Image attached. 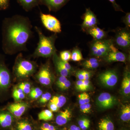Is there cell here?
I'll use <instances>...</instances> for the list:
<instances>
[{
	"instance_id": "1f68e13d",
	"label": "cell",
	"mask_w": 130,
	"mask_h": 130,
	"mask_svg": "<svg viewBox=\"0 0 130 130\" xmlns=\"http://www.w3.org/2000/svg\"><path fill=\"white\" fill-rule=\"evenodd\" d=\"M51 95L50 93L47 92L44 94H42L40 98L39 102L41 104H44L51 100Z\"/></svg>"
},
{
	"instance_id": "681fc988",
	"label": "cell",
	"mask_w": 130,
	"mask_h": 130,
	"mask_svg": "<svg viewBox=\"0 0 130 130\" xmlns=\"http://www.w3.org/2000/svg\"><path fill=\"white\" fill-rule=\"evenodd\" d=\"M86 113H89L90 111L91 108V106L89 103H86Z\"/></svg>"
},
{
	"instance_id": "6da1fadb",
	"label": "cell",
	"mask_w": 130,
	"mask_h": 130,
	"mask_svg": "<svg viewBox=\"0 0 130 130\" xmlns=\"http://www.w3.org/2000/svg\"><path fill=\"white\" fill-rule=\"evenodd\" d=\"M32 25L29 18L16 14L3 20L2 48L6 54H14L27 50V44L32 37Z\"/></svg>"
},
{
	"instance_id": "d590c367",
	"label": "cell",
	"mask_w": 130,
	"mask_h": 130,
	"mask_svg": "<svg viewBox=\"0 0 130 130\" xmlns=\"http://www.w3.org/2000/svg\"><path fill=\"white\" fill-rule=\"evenodd\" d=\"M59 60L60 63H61V65L66 68V70H68V71L71 72L72 71V67L70 65L69 63L67 61H63L61 60L60 58L59 57Z\"/></svg>"
},
{
	"instance_id": "4316f807",
	"label": "cell",
	"mask_w": 130,
	"mask_h": 130,
	"mask_svg": "<svg viewBox=\"0 0 130 130\" xmlns=\"http://www.w3.org/2000/svg\"><path fill=\"white\" fill-rule=\"evenodd\" d=\"M12 96L14 100L17 101L23 100L25 98V94L21 89L18 87L13 90Z\"/></svg>"
},
{
	"instance_id": "60d3db41",
	"label": "cell",
	"mask_w": 130,
	"mask_h": 130,
	"mask_svg": "<svg viewBox=\"0 0 130 130\" xmlns=\"http://www.w3.org/2000/svg\"><path fill=\"white\" fill-rule=\"evenodd\" d=\"M48 107L50 110H51L52 112H57L59 110V108L54 103L50 101L48 104Z\"/></svg>"
},
{
	"instance_id": "8fae6325",
	"label": "cell",
	"mask_w": 130,
	"mask_h": 130,
	"mask_svg": "<svg viewBox=\"0 0 130 130\" xmlns=\"http://www.w3.org/2000/svg\"><path fill=\"white\" fill-rule=\"evenodd\" d=\"M110 51L106 56L104 57L105 61L107 63L115 62H121L125 63L127 59L126 54L123 52L119 51L114 45L112 44L110 47Z\"/></svg>"
},
{
	"instance_id": "d4e9b609",
	"label": "cell",
	"mask_w": 130,
	"mask_h": 130,
	"mask_svg": "<svg viewBox=\"0 0 130 130\" xmlns=\"http://www.w3.org/2000/svg\"><path fill=\"white\" fill-rule=\"evenodd\" d=\"M16 128L17 130H32L31 124L25 120L19 121L16 124Z\"/></svg>"
},
{
	"instance_id": "3957f363",
	"label": "cell",
	"mask_w": 130,
	"mask_h": 130,
	"mask_svg": "<svg viewBox=\"0 0 130 130\" xmlns=\"http://www.w3.org/2000/svg\"><path fill=\"white\" fill-rule=\"evenodd\" d=\"M37 67L36 62L24 58L22 53H20L16 57L13 71L17 78L24 79L34 74Z\"/></svg>"
},
{
	"instance_id": "9a60e30c",
	"label": "cell",
	"mask_w": 130,
	"mask_h": 130,
	"mask_svg": "<svg viewBox=\"0 0 130 130\" xmlns=\"http://www.w3.org/2000/svg\"><path fill=\"white\" fill-rule=\"evenodd\" d=\"M14 121V116L7 109H0V129L10 128Z\"/></svg>"
},
{
	"instance_id": "d6986e66",
	"label": "cell",
	"mask_w": 130,
	"mask_h": 130,
	"mask_svg": "<svg viewBox=\"0 0 130 130\" xmlns=\"http://www.w3.org/2000/svg\"><path fill=\"white\" fill-rule=\"evenodd\" d=\"M18 3L26 12L30 11L32 8L39 5V0H17Z\"/></svg>"
},
{
	"instance_id": "836d02e7",
	"label": "cell",
	"mask_w": 130,
	"mask_h": 130,
	"mask_svg": "<svg viewBox=\"0 0 130 130\" xmlns=\"http://www.w3.org/2000/svg\"><path fill=\"white\" fill-rule=\"evenodd\" d=\"M123 22L125 24L126 28H129L130 27V13H127L125 16L123 18Z\"/></svg>"
},
{
	"instance_id": "5bb4252c",
	"label": "cell",
	"mask_w": 130,
	"mask_h": 130,
	"mask_svg": "<svg viewBox=\"0 0 130 130\" xmlns=\"http://www.w3.org/2000/svg\"><path fill=\"white\" fill-rule=\"evenodd\" d=\"M70 0H39V5H44L50 11L56 12L62 8Z\"/></svg>"
},
{
	"instance_id": "bcb514c9",
	"label": "cell",
	"mask_w": 130,
	"mask_h": 130,
	"mask_svg": "<svg viewBox=\"0 0 130 130\" xmlns=\"http://www.w3.org/2000/svg\"><path fill=\"white\" fill-rule=\"evenodd\" d=\"M78 102L79 105H83V104H85V101L84 98V93L80 94L78 95Z\"/></svg>"
},
{
	"instance_id": "9c48e42d",
	"label": "cell",
	"mask_w": 130,
	"mask_h": 130,
	"mask_svg": "<svg viewBox=\"0 0 130 130\" xmlns=\"http://www.w3.org/2000/svg\"><path fill=\"white\" fill-rule=\"evenodd\" d=\"M99 79L104 86L112 87L115 86L118 82V74L114 70H107L99 75Z\"/></svg>"
},
{
	"instance_id": "7dc6e473",
	"label": "cell",
	"mask_w": 130,
	"mask_h": 130,
	"mask_svg": "<svg viewBox=\"0 0 130 130\" xmlns=\"http://www.w3.org/2000/svg\"><path fill=\"white\" fill-rule=\"evenodd\" d=\"M84 98L85 101V104L89 103L90 101V97L88 94L86 93H84Z\"/></svg>"
},
{
	"instance_id": "d6a6232c",
	"label": "cell",
	"mask_w": 130,
	"mask_h": 130,
	"mask_svg": "<svg viewBox=\"0 0 130 130\" xmlns=\"http://www.w3.org/2000/svg\"><path fill=\"white\" fill-rule=\"evenodd\" d=\"M10 0H0V10H6L9 6Z\"/></svg>"
},
{
	"instance_id": "f35d334b",
	"label": "cell",
	"mask_w": 130,
	"mask_h": 130,
	"mask_svg": "<svg viewBox=\"0 0 130 130\" xmlns=\"http://www.w3.org/2000/svg\"><path fill=\"white\" fill-rule=\"evenodd\" d=\"M76 88L77 90L84 91L83 81L78 80L76 81Z\"/></svg>"
},
{
	"instance_id": "7c38bea8",
	"label": "cell",
	"mask_w": 130,
	"mask_h": 130,
	"mask_svg": "<svg viewBox=\"0 0 130 130\" xmlns=\"http://www.w3.org/2000/svg\"><path fill=\"white\" fill-rule=\"evenodd\" d=\"M83 21L81 26L84 31L96 26L98 24L96 16L90 8H86V11L83 16Z\"/></svg>"
},
{
	"instance_id": "e0dca14e",
	"label": "cell",
	"mask_w": 130,
	"mask_h": 130,
	"mask_svg": "<svg viewBox=\"0 0 130 130\" xmlns=\"http://www.w3.org/2000/svg\"><path fill=\"white\" fill-rule=\"evenodd\" d=\"M71 117V112L70 109H67L64 111L61 112L57 115L55 121L58 125H63L70 120Z\"/></svg>"
},
{
	"instance_id": "44dd1931",
	"label": "cell",
	"mask_w": 130,
	"mask_h": 130,
	"mask_svg": "<svg viewBox=\"0 0 130 130\" xmlns=\"http://www.w3.org/2000/svg\"><path fill=\"white\" fill-rule=\"evenodd\" d=\"M99 130H114V125L108 118L102 119L98 124Z\"/></svg>"
},
{
	"instance_id": "8d00e7d4",
	"label": "cell",
	"mask_w": 130,
	"mask_h": 130,
	"mask_svg": "<svg viewBox=\"0 0 130 130\" xmlns=\"http://www.w3.org/2000/svg\"><path fill=\"white\" fill-rule=\"evenodd\" d=\"M67 79V77L60 76L58 78V80H57L56 83V85H57L58 88H59L61 85H63V84L64 83Z\"/></svg>"
},
{
	"instance_id": "ab89813d",
	"label": "cell",
	"mask_w": 130,
	"mask_h": 130,
	"mask_svg": "<svg viewBox=\"0 0 130 130\" xmlns=\"http://www.w3.org/2000/svg\"><path fill=\"white\" fill-rule=\"evenodd\" d=\"M71 85V82L69 80L67 79L64 83L63 84V85H61L60 87L59 88L60 89L62 90H67L70 88Z\"/></svg>"
},
{
	"instance_id": "cb8c5ba5",
	"label": "cell",
	"mask_w": 130,
	"mask_h": 130,
	"mask_svg": "<svg viewBox=\"0 0 130 130\" xmlns=\"http://www.w3.org/2000/svg\"><path fill=\"white\" fill-rule=\"evenodd\" d=\"M53 112L49 109H45L38 114V118L39 120L47 121L51 120L53 118Z\"/></svg>"
},
{
	"instance_id": "8992f818",
	"label": "cell",
	"mask_w": 130,
	"mask_h": 130,
	"mask_svg": "<svg viewBox=\"0 0 130 130\" xmlns=\"http://www.w3.org/2000/svg\"><path fill=\"white\" fill-rule=\"evenodd\" d=\"M115 42L119 48L124 51H128L130 48V29L125 27L120 28L116 31Z\"/></svg>"
},
{
	"instance_id": "83f0119b",
	"label": "cell",
	"mask_w": 130,
	"mask_h": 130,
	"mask_svg": "<svg viewBox=\"0 0 130 130\" xmlns=\"http://www.w3.org/2000/svg\"><path fill=\"white\" fill-rule=\"evenodd\" d=\"M43 94L41 89L38 88L31 89L29 93V96L32 100H36L40 98Z\"/></svg>"
},
{
	"instance_id": "7402d4cb",
	"label": "cell",
	"mask_w": 130,
	"mask_h": 130,
	"mask_svg": "<svg viewBox=\"0 0 130 130\" xmlns=\"http://www.w3.org/2000/svg\"><path fill=\"white\" fill-rule=\"evenodd\" d=\"M66 101V98L63 95L54 96L50 100V102L54 103L59 108L63 106Z\"/></svg>"
},
{
	"instance_id": "277c9868",
	"label": "cell",
	"mask_w": 130,
	"mask_h": 130,
	"mask_svg": "<svg viewBox=\"0 0 130 130\" xmlns=\"http://www.w3.org/2000/svg\"><path fill=\"white\" fill-rule=\"evenodd\" d=\"M113 41L112 39L93 40L90 47L91 54L96 58H104L110 51Z\"/></svg>"
},
{
	"instance_id": "ee69618b",
	"label": "cell",
	"mask_w": 130,
	"mask_h": 130,
	"mask_svg": "<svg viewBox=\"0 0 130 130\" xmlns=\"http://www.w3.org/2000/svg\"><path fill=\"white\" fill-rule=\"evenodd\" d=\"M82 71L84 77V79L89 80L91 75V73L88 71H86V70H82Z\"/></svg>"
},
{
	"instance_id": "f546056e",
	"label": "cell",
	"mask_w": 130,
	"mask_h": 130,
	"mask_svg": "<svg viewBox=\"0 0 130 130\" xmlns=\"http://www.w3.org/2000/svg\"><path fill=\"white\" fill-rule=\"evenodd\" d=\"M78 124L81 129L86 130L89 127L90 121L87 118L82 119L78 121Z\"/></svg>"
},
{
	"instance_id": "ac0fdd59",
	"label": "cell",
	"mask_w": 130,
	"mask_h": 130,
	"mask_svg": "<svg viewBox=\"0 0 130 130\" xmlns=\"http://www.w3.org/2000/svg\"><path fill=\"white\" fill-rule=\"evenodd\" d=\"M53 57L55 69L57 72L61 76L66 77L70 75L71 72L66 70L60 63L59 60V56L57 55L56 53L54 55Z\"/></svg>"
},
{
	"instance_id": "74e56055",
	"label": "cell",
	"mask_w": 130,
	"mask_h": 130,
	"mask_svg": "<svg viewBox=\"0 0 130 130\" xmlns=\"http://www.w3.org/2000/svg\"><path fill=\"white\" fill-rule=\"evenodd\" d=\"M108 1L112 3L115 11L124 12L120 6L116 3V0H108Z\"/></svg>"
},
{
	"instance_id": "f6af8a7d",
	"label": "cell",
	"mask_w": 130,
	"mask_h": 130,
	"mask_svg": "<svg viewBox=\"0 0 130 130\" xmlns=\"http://www.w3.org/2000/svg\"><path fill=\"white\" fill-rule=\"evenodd\" d=\"M76 76L79 80L83 81L84 79V77L82 70L77 72L76 73Z\"/></svg>"
},
{
	"instance_id": "7bdbcfd3",
	"label": "cell",
	"mask_w": 130,
	"mask_h": 130,
	"mask_svg": "<svg viewBox=\"0 0 130 130\" xmlns=\"http://www.w3.org/2000/svg\"><path fill=\"white\" fill-rule=\"evenodd\" d=\"M83 81V83L84 91L88 90L90 87V82L89 80L84 79Z\"/></svg>"
},
{
	"instance_id": "4dcf8cb0",
	"label": "cell",
	"mask_w": 130,
	"mask_h": 130,
	"mask_svg": "<svg viewBox=\"0 0 130 130\" xmlns=\"http://www.w3.org/2000/svg\"><path fill=\"white\" fill-rule=\"evenodd\" d=\"M18 87L21 89L25 94H29L31 90L30 84L27 82L21 83L19 85Z\"/></svg>"
},
{
	"instance_id": "f907efd6",
	"label": "cell",
	"mask_w": 130,
	"mask_h": 130,
	"mask_svg": "<svg viewBox=\"0 0 130 130\" xmlns=\"http://www.w3.org/2000/svg\"><path fill=\"white\" fill-rule=\"evenodd\" d=\"M70 130H81V129L79 127L73 125L70 126Z\"/></svg>"
},
{
	"instance_id": "30bf717a",
	"label": "cell",
	"mask_w": 130,
	"mask_h": 130,
	"mask_svg": "<svg viewBox=\"0 0 130 130\" xmlns=\"http://www.w3.org/2000/svg\"><path fill=\"white\" fill-rule=\"evenodd\" d=\"M118 101L115 97L107 92L101 93L98 97L96 105L102 109H109L117 104Z\"/></svg>"
},
{
	"instance_id": "f1b7e54d",
	"label": "cell",
	"mask_w": 130,
	"mask_h": 130,
	"mask_svg": "<svg viewBox=\"0 0 130 130\" xmlns=\"http://www.w3.org/2000/svg\"><path fill=\"white\" fill-rule=\"evenodd\" d=\"M60 58L63 61L68 62L71 60V52L70 50H64L60 53Z\"/></svg>"
},
{
	"instance_id": "484cf974",
	"label": "cell",
	"mask_w": 130,
	"mask_h": 130,
	"mask_svg": "<svg viewBox=\"0 0 130 130\" xmlns=\"http://www.w3.org/2000/svg\"><path fill=\"white\" fill-rule=\"evenodd\" d=\"M71 60L74 61H79L83 60V55L78 48H74L71 52Z\"/></svg>"
},
{
	"instance_id": "2e32d148",
	"label": "cell",
	"mask_w": 130,
	"mask_h": 130,
	"mask_svg": "<svg viewBox=\"0 0 130 130\" xmlns=\"http://www.w3.org/2000/svg\"><path fill=\"white\" fill-rule=\"evenodd\" d=\"M85 31L96 40H104L106 39L107 36V32L97 26L88 29Z\"/></svg>"
},
{
	"instance_id": "c3c4849f",
	"label": "cell",
	"mask_w": 130,
	"mask_h": 130,
	"mask_svg": "<svg viewBox=\"0 0 130 130\" xmlns=\"http://www.w3.org/2000/svg\"><path fill=\"white\" fill-rule=\"evenodd\" d=\"M80 108L81 111L85 113H86V104H84L80 105Z\"/></svg>"
},
{
	"instance_id": "ba28073f",
	"label": "cell",
	"mask_w": 130,
	"mask_h": 130,
	"mask_svg": "<svg viewBox=\"0 0 130 130\" xmlns=\"http://www.w3.org/2000/svg\"><path fill=\"white\" fill-rule=\"evenodd\" d=\"M53 76V73L48 62L41 66L36 75V78L40 83L45 86H48L51 84Z\"/></svg>"
},
{
	"instance_id": "e575fe53",
	"label": "cell",
	"mask_w": 130,
	"mask_h": 130,
	"mask_svg": "<svg viewBox=\"0 0 130 130\" xmlns=\"http://www.w3.org/2000/svg\"><path fill=\"white\" fill-rule=\"evenodd\" d=\"M40 128L41 130H56L54 126L48 123H43Z\"/></svg>"
},
{
	"instance_id": "7a4b0ae2",
	"label": "cell",
	"mask_w": 130,
	"mask_h": 130,
	"mask_svg": "<svg viewBox=\"0 0 130 130\" xmlns=\"http://www.w3.org/2000/svg\"><path fill=\"white\" fill-rule=\"evenodd\" d=\"M35 29L39 37V41L32 56L34 58L52 57L56 53L55 43L58 37L57 34L54 33L50 36H46L39 27L35 26Z\"/></svg>"
},
{
	"instance_id": "4fadbf2b",
	"label": "cell",
	"mask_w": 130,
	"mask_h": 130,
	"mask_svg": "<svg viewBox=\"0 0 130 130\" xmlns=\"http://www.w3.org/2000/svg\"><path fill=\"white\" fill-rule=\"evenodd\" d=\"M28 104L23 102H18L10 104L7 107V109L14 117L20 118L27 110Z\"/></svg>"
},
{
	"instance_id": "603a6c76",
	"label": "cell",
	"mask_w": 130,
	"mask_h": 130,
	"mask_svg": "<svg viewBox=\"0 0 130 130\" xmlns=\"http://www.w3.org/2000/svg\"><path fill=\"white\" fill-rule=\"evenodd\" d=\"M120 118L122 121H129L130 120V106L129 105H125L122 107Z\"/></svg>"
},
{
	"instance_id": "b9f144b4",
	"label": "cell",
	"mask_w": 130,
	"mask_h": 130,
	"mask_svg": "<svg viewBox=\"0 0 130 130\" xmlns=\"http://www.w3.org/2000/svg\"><path fill=\"white\" fill-rule=\"evenodd\" d=\"M100 66L99 61L95 62L85 67V68L87 69H90V70H94L96 69Z\"/></svg>"
},
{
	"instance_id": "52a82bcc",
	"label": "cell",
	"mask_w": 130,
	"mask_h": 130,
	"mask_svg": "<svg viewBox=\"0 0 130 130\" xmlns=\"http://www.w3.org/2000/svg\"><path fill=\"white\" fill-rule=\"evenodd\" d=\"M40 18L42 24L47 30L56 34L61 32L60 21L56 17L51 14H44L40 12Z\"/></svg>"
},
{
	"instance_id": "5b68a950",
	"label": "cell",
	"mask_w": 130,
	"mask_h": 130,
	"mask_svg": "<svg viewBox=\"0 0 130 130\" xmlns=\"http://www.w3.org/2000/svg\"><path fill=\"white\" fill-rule=\"evenodd\" d=\"M11 83V74L5 64V56L0 54V95L7 90Z\"/></svg>"
},
{
	"instance_id": "ffe728a7",
	"label": "cell",
	"mask_w": 130,
	"mask_h": 130,
	"mask_svg": "<svg viewBox=\"0 0 130 130\" xmlns=\"http://www.w3.org/2000/svg\"><path fill=\"white\" fill-rule=\"evenodd\" d=\"M121 90L123 93L125 95H128L130 93V73L126 71L121 84Z\"/></svg>"
}]
</instances>
